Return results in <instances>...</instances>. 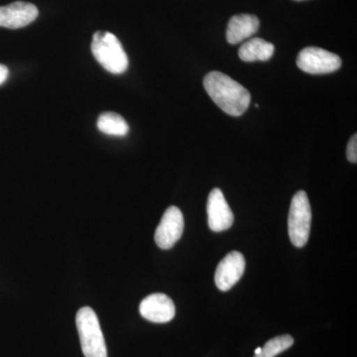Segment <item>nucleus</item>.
<instances>
[{
	"mask_svg": "<svg viewBox=\"0 0 357 357\" xmlns=\"http://www.w3.org/2000/svg\"><path fill=\"white\" fill-rule=\"evenodd\" d=\"M204 86L218 107L231 116H241L250 105V93L243 84L222 73L211 72L204 79Z\"/></svg>",
	"mask_w": 357,
	"mask_h": 357,
	"instance_id": "nucleus-1",
	"label": "nucleus"
},
{
	"mask_svg": "<svg viewBox=\"0 0 357 357\" xmlns=\"http://www.w3.org/2000/svg\"><path fill=\"white\" fill-rule=\"evenodd\" d=\"M93 57L103 69L114 75L123 74L128 68V57L117 37L107 31H98L91 42Z\"/></svg>",
	"mask_w": 357,
	"mask_h": 357,
	"instance_id": "nucleus-2",
	"label": "nucleus"
},
{
	"mask_svg": "<svg viewBox=\"0 0 357 357\" xmlns=\"http://www.w3.org/2000/svg\"><path fill=\"white\" fill-rule=\"evenodd\" d=\"M76 324L84 356L107 357V344L96 312L89 307H82L77 312Z\"/></svg>",
	"mask_w": 357,
	"mask_h": 357,
	"instance_id": "nucleus-3",
	"label": "nucleus"
},
{
	"mask_svg": "<svg viewBox=\"0 0 357 357\" xmlns=\"http://www.w3.org/2000/svg\"><path fill=\"white\" fill-rule=\"evenodd\" d=\"M312 210L306 192H296L291 203L288 217L289 237L294 245L303 248L311 232Z\"/></svg>",
	"mask_w": 357,
	"mask_h": 357,
	"instance_id": "nucleus-4",
	"label": "nucleus"
},
{
	"mask_svg": "<svg viewBox=\"0 0 357 357\" xmlns=\"http://www.w3.org/2000/svg\"><path fill=\"white\" fill-rule=\"evenodd\" d=\"M297 66L307 74H330L342 67V59L318 47H307L298 55Z\"/></svg>",
	"mask_w": 357,
	"mask_h": 357,
	"instance_id": "nucleus-5",
	"label": "nucleus"
},
{
	"mask_svg": "<svg viewBox=\"0 0 357 357\" xmlns=\"http://www.w3.org/2000/svg\"><path fill=\"white\" fill-rule=\"evenodd\" d=\"M184 225V217L180 208L169 206L155 232V243L162 249L172 248L182 236Z\"/></svg>",
	"mask_w": 357,
	"mask_h": 357,
	"instance_id": "nucleus-6",
	"label": "nucleus"
},
{
	"mask_svg": "<svg viewBox=\"0 0 357 357\" xmlns=\"http://www.w3.org/2000/svg\"><path fill=\"white\" fill-rule=\"evenodd\" d=\"M206 211L208 227L213 231H223L230 229L234 225V213L230 210L222 192L218 188L213 189L208 195Z\"/></svg>",
	"mask_w": 357,
	"mask_h": 357,
	"instance_id": "nucleus-7",
	"label": "nucleus"
},
{
	"mask_svg": "<svg viewBox=\"0 0 357 357\" xmlns=\"http://www.w3.org/2000/svg\"><path fill=\"white\" fill-rule=\"evenodd\" d=\"M141 316L152 323L164 324L172 321L176 307L171 298L165 294L155 293L147 296L139 306Z\"/></svg>",
	"mask_w": 357,
	"mask_h": 357,
	"instance_id": "nucleus-8",
	"label": "nucleus"
},
{
	"mask_svg": "<svg viewBox=\"0 0 357 357\" xmlns=\"http://www.w3.org/2000/svg\"><path fill=\"white\" fill-rule=\"evenodd\" d=\"M245 269V259L238 251H232L220 262L215 271V285L220 291H229L241 280Z\"/></svg>",
	"mask_w": 357,
	"mask_h": 357,
	"instance_id": "nucleus-9",
	"label": "nucleus"
},
{
	"mask_svg": "<svg viewBox=\"0 0 357 357\" xmlns=\"http://www.w3.org/2000/svg\"><path fill=\"white\" fill-rule=\"evenodd\" d=\"M38 14L37 7L29 2L16 1L0 6V27L20 29L36 20Z\"/></svg>",
	"mask_w": 357,
	"mask_h": 357,
	"instance_id": "nucleus-10",
	"label": "nucleus"
},
{
	"mask_svg": "<svg viewBox=\"0 0 357 357\" xmlns=\"http://www.w3.org/2000/svg\"><path fill=\"white\" fill-rule=\"evenodd\" d=\"M259 20L252 14H238L230 18L227 29V39L229 44L241 43L250 38L259 29Z\"/></svg>",
	"mask_w": 357,
	"mask_h": 357,
	"instance_id": "nucleus-11",
	"label": "nucleus"
},
{
	"mask_svg": "<svg viewBox=\"0 0 357 357\" xmlns=\"http://www.w3.org/2000/svg\"><path fill=\"white\" fill-rule=\"evenodd\" d=\"M274 45L262 38H253L243 44L239 48L238 56L243 62H266L273 57Z\"/></svg>",
	"mask_w": 357,
	"mask_h": 357,
	"instance_id": "nucleus-12",
	"label": "nucleus"
},
{
	"mask_svg": "<svg viewBox=\"0 0 357 357\" xmlns=\"http://www.w3.org/2000/svg\"><path fill=\"white\" fill-rule=\"evenodd\" d=\"M98 128L100 132L112 136H126L129 126L121 115L115 112H103L98 119Z\"/></svg>",
	"mask_w": 357,
	"mask_h": 357,
	"instance_id": "nucleus-13",
	"label": "nucleus"
},
{
	"mask_svg": "<svg viewBox=\"0 0 357 357\" xmlns=\"http://www.w3.org/2000/svg\"><path fill=\"white\" fill-rule=\"evenodd\" d=\"M294 344V338L289 335H278L268 340L261 351L256 354L255 357H276L288 349H290Z\"/></svg>",
	"mask_w": 357,
	"mask_h": 357,
	"instance_id": "nucleus-14",
	"label": "nucleus"
},
{
	"mask_svg": "<svg viewBox=\"0 0 357 357\" xmlns=\"http://www.w3.org/2000/svg\"><path fill=\"white\" fill-rule=\"evenodd\" d=\"M347 159L351 163L356 164L357 162V135L354 134L347 144Z\"/></svg>",
	"mask_w": 357,
	"mask_h": 357,
	"instance_id": "nucleus-15",
	"label": "nucleus"
},
{
	"mask_svg": "<svg viewBox=\"0 0 357 357\" xmlns=\"http://www.w3.org/2000/svg\"><path fill=\"white\" fill-rule=\"evenodd\" d=\"M9 76V70L6 66L0 64V86L3 84L8 79Z\"/></svg>",
	"mask_w": 357,
	"mask_h": 357,
	"instance_id": "nucleus-16",
	"label": "nucleus"
},
{
	"mask_svg": "<svg viewBox=\"0 0 357 357\" xmlns=\"http://www.w3.org/2000/svg\"><path fill=\"white\" fill-rule=\"evenodd\" d=\"M260 351H261V347H258V349H256L255 356H256V354H259Z\"/></svg>",
	"mask_w": 357,
	"mask_h": 357,
	"instance_id": "nucleus-17",
	"label": "nucleus"
},
{
	"mask_svg": "<svg viewBox=\"0 0 357 357\" xmlns=\"http://www.w3.org/2000/svg\"><path fill=\"white\" fill-rule=\"evenodd\" d=\"M295 1H304V0H295Z\"/></svg>",
	"mask_w": 357,
	"mask_h": 357,
	"instance_id": "nucleus-18",
	"label": "nucleus"
}]
</instances>
